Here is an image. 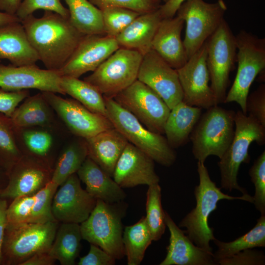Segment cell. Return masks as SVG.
Here are the masks:
<instances>
[{"label": "cell", "mask_w": 265, "mask_h": 265, "mask_svg": "<svg viewBox=\"0 0 265 265\" xmlns=\"http://www.w3.org/2000/svg\"><path fill=\"white\" fill-rule=\"evenodd\" d=\"M27 39L47 69L59 71L85 35L69 18L50 11L40 18L29 15L21 21Z\"/></svg>", "instance_id": "obj_1"}, {"label": "cell", "mask_w": 265, "mask_h": 265, "mask_svg": "<svg viewBox=\"0 0 265 265\" xmlns=\"http://www.w3.org/2000/svg\"><path fill=\"white\" fill-rule=\"evenodd\" d=\"M197 170L199 184L194 188L195 207L180 222V228H186L185 233L197 246L212 252L210 243L215 238L213 229L209 225L210 214L217 209V203L222 200H240L253 203V196L247 194L233 196L224 193L210 176L204 163L197 161Z\"/></svg>", "instance_id": "obj_2"}, {"label": "cell", "mask_w": 265, "mask_h": 265, "mask_svg": "<svg viewBox=\"0 0 265 265\" xmlns=\"http://www.w3.org/2000/svg\"><path fill=\"white\" fill-rule=\"evenodd\" d=\"M104 98L106 117L129 142L162 166L169 167L174 164L177 158L176 153L165 136L149 130L113 98Z\"/></svg>", "instance_id": "obj_3"}, {"label": "cell", "mask_w": 265, "mask_h": 265, "mask_svg": "<svg viewBox=\"0 0 265 265\" xmlns=\"http://www.w3.org/2000/svg\"><path fill=\"white\" fill-rule=\"evenodd\" d=\"M235 129L232 141L217 164L219 169L221 188L231 191L237 189L243 195L246 190L238 183V174L242 163H248L250 145L256 142L259 145L265 143V128L250 115L238 110L235 115Z\"/></svg>", "instance_id": "obj_4"}, {"label": "cell", "mask_w": 265, "mask_h": 265, "mask_svg": "<svg viewBox=\"0 0 265 265\" xmlns=\"http://www.w3.org/2000/svg\"><path fill=\"white\" fill-rule=\"evenodd\" d=\"M127 207L123 201L107 203L97 200L89 217L80 224L82 239L100 247L115 260L123 258L122 220Z\"/></svg>", "instance_id": "obj_5"}, {"label": "cell", "mask_w": 265, "mask_h": 265, "mask_svg": "<svg viewBox=\"0 0 265 265\" xmlns=\"http://www.w3.org/2000/svg\"><path fill=\"white\" fill-rule=\"evenodd\" d=\"M235 113L215 105L201 115L189 137L198 161L204 163L211 155L223 156L234 137Z\"/></svg>", "instance_id": "obj_6"}, {"label": "cell", "mask_w": 265, "mask_h": 265, "mask_svg": "<svg viewBox=\"0 0 265 265\" xmlns=\"http://www.w3.org/2000/svg\"><path fill=\"white\" fill-rule=\"evenodd\" d=\"M57 221L44 223L7 224L1 250L2 265H21L34 254L48 252L59 225Z\"/></svg>", "instance_id": "obj_7"}, {"label": "cell", "mask_w": 265, "mask_h": 265, "mask_svg": "<svg viewBox=\"0 0 265 265\" xmlns=\"http://www.w3.org/2000/svg\"><path fill=\"white\" fill-rule=\"evenodd\" d=\"M238 70L224 103L236 102L247 114L246 101L253 82L265 69V38L241 30L235 36Z\"/></svg>", "instance_id": "obj_8"}, {"label": "cell", "mask_w": 265, "mask_h": 265, "mask_svg": "<svg viewBox=\"0 0 265 265\" xmlns=\"http://www.w3.org/2000/svg\"><path fill=\"white\" fill-rule=\"evenodd\" d=\"M227 9L223 0L214 3L186 0L181 4L176 14L186 23L183 44L187 60L217 29Z\"/></svg>", "instance_id": "obj_9"}, {"label": "cell", "mask_w": 265, "mask_h": 265, "mask_svg": "<svg viewBox=\"0 0 265 265\" xmlns=\"http://www.w3.org/2000/svg\"><path fill=\"white\" fill-rule=\"evenodd\" d=\"M206 44L210 87L218 105L224 103L230 83V73L237 62L236 37L225 19L206 41Z\"/></svg>", "instance_id": "obj_10"}, {"label": "cell", "mask_w": 265, "mask_h": 265, "mask_svg": "<svg viewBox=\"0 0 265 265\" xmlns=\"http://www.w3.org/2000/svg\"><path fill=\"white\" fill-rule=\"evenodd\" d=\"M142 58L136 51L119 48L83 80L113 98L137 80Z\"/></svg>", "instance_id": "obj_11"}, {"label": "cell", "mask_w": 265, "mask_h": 265, "mask_svg": "<svg viewBox=\"0 0 265 265\" xmlns=\"http://www.w3.org/2000/svg\"><path fill=\"white\" fill-rule=\"evenodd\" d=\"M113 98L149 130L164 134V125L170 109L147 85L136 80Z\"/></svg>", "instance_id": "obj_12"}, {"label": "cell", "mask_w": 265, "mask_h": 265, "mask_svg": "<svg viewBox=\"0 0 265 265\" xmlns=\"http://www.w3.org/2000/svg\"><path fill=\"white\" fill-rule=\"evenodd\" d=\"M53 170L49 160L23 153L8 172L7 184L0 190V197L13 200L35 194L51 181Z\"/></svg>", "instance_id": "obj_13"}, {"label": "cell", "mask_w": 265, "mask_h": 265, "mask_svg": "<svg viewBox=\"0 0 265 265\" xmlns=\"http://www.w3.org/2000/svg\"><path fill=\"white\" fill-rule=\"evenodd\" d=\"M41 92L53 111L77 136L86 139L113 128L106 117L89 110L74 99H64L52 92Z\"/></svg>", "instance_id": "obj_14"}, {"label": "cell", "mask_w": 265, "mask_h": 265, "mask_svg": "<svg viewBox=\"0 0 265 265\" xmlns=\"http://www.w3.org/2000/svg\"><path fill=\"white\" fill-rule=\"evenodd\" d=\"M206 41L180 68L177 69L185 104L208 109L216 105L207 66Z\"/></svg>", "instance_id": "obj_15"}, {"label": "cell", "mask_w": 265, "mask_h": 265, "mask_svg": "<svg viewBox=\"0 0 265 265\" xmlns=\"http://www.w3.org/2000/svg\"><path fill=\"white\" fill-rule=\"evenodd\" d=\"M137 80L156 92L170 110L183 101L177 70L152 49L143 56Z\"/></svg>", "instance_id": "obj_16"}, {"label": "cell", "mask_w": 265, "mask_h": 265, "mask_svg": "<svg viewBox=\"0 0 265 265\" xmlns=\"http://www.w3.org/2000/svg\"><path fill=\"white\" fill-rule=\"evenodd\" d=\"M60 186L53 198L54 218L59 223L80 224L89 217L97 200L82 188L77 173L71 175Z\"/></svg>", "instance_id": "obj_17"}, {"label": "cell", "mask_w": 265, "mask_h": 265, "mask_svg": "<svg viewBox=\"0 0 265 265\" xmlns=\"http://www.w3.org/2000/svg\"><path fill=\"white\" fill-rule=\"evenodd\" d=\"M120 48L115 38L106 35H85L64 66L61 76L79 78L93 72Z\"/></svg>", "instance_id": "obj_18"}, {"label": "cell", "mask_w": 265, "mask_h": 265, "mask_svg": "<svg viewBox=\"0 0 265 265\" xmlns=\"http://www.w3.org/2000/svg\"><path fill=\"white\" fill-rule=\"evenodd\" d=\"M61 78L58 71L42 69L36 64L17 66L0 63V88L7 91L36 89L65 95Z\"/></svg>", "instance_id": "obj_19"}, {"label": "cell", "mask_w": 265, "mask_h": 265, "mask_svg": "<svg viewBox=\"0 0 265 265\" xmlns=\"http://www.w3.org/2000/svg\"><path fill=\"white\" fill-rule=\"evenodd\" d=\"M112 177L122 188L149 186L159 182L154 160L130 142L118 159Z\"/></svg>", "instance_id": "obj_20"}, {"label": "cell", "mask_w": 265, "mask_h": 265, "mask_svg": "<svg viewBox=\"0 0 265 265\" xmlns=\"http://www.w3.org/2000/svg\"><path fill=\"white\" fill-rule=\"evenodd\" d=\"M165 221L170 232L167 254L160 265H218L212 252L196 245L165 211Z\"/></svg>", "instance_id": "obj_21"}, {"label": "cell", "mask_w": 265, "mask_h": 265, "mask_svg": "<svg viewBox=\"0 0 265 265\" xmlns=\"http://www.w3.org/2000/svg\"><path fill=\"white\" fill-rule=\"evenodd\" d=\"M184 23V21L177 16L162 19L151 45V49L176 70L187 61L181 39Z\"/></svg>", "instance_id": "obj_22"}, {"label": "cell", "mask_w": 265, "mask_h": 265, "mask_svg": "<svg viewBox=\"0 0 265 265\" xmlns=\"http://www.w3.org/2000/svg\"><path fill=\"white\" fill-rule=\"evenodd\" d=\"M14 66L36 64L38 56L30 45L21 22L0 26V59Z\"/></svg>", "instance_id": "obj_23"}, {"label": "cell", "mask_w": 265, "mask_h": 265, "mask_svg": "<svg viewBox=\"0 0 265 265\" xmlns=\"http://www.w3.org/2000/svg\"><path fill=\"white\" fill-rule=\"evenodd\" d=\"M87 156L111 177L128 141L114 127L85 139Z\"/></svg>", "instance_id": "obj_24"}, {"label": "cell", "mask_w": 265, "mask_h": 265, "mask_svg": "<svg viewBox=\"0 0 265 265\" xmlns=\"http://www.w3.org/2000/svg\"><path fill=\"white\" fill-rule=\"evenodd\" d=\"M86 191L96 200L107 203L122 201L126 194L112 177L88 156L77 172Z\"/></svg>", "instance_id": "obj_25"}, {"label": "cell", "mask_w": 265, "mask_h": 265, "mask_svg": "<svg viewBox=\"0 0 265 265\" xmlns=\"http://www.w3.org/2000/svg\"><path fill=\"white\" fill-rule=\"evenodd\" d=\"M162 19L159 9L139 15L115 38L120 48L145 55L152 49L153 38Z\"/></svg>", "instance_id": "obj_26"}, {"label": "cell", "mask_w": 265, "mask_h": 265, "mask_svg": "<svg viewBox=\"0 0 265 265\" xmlns=\"http://www.w3.org/2000/svg\"><path fill=\"white\" fill-rule=\"evenodd\" d=\"M202 108L189 106L183 101L170 111L164 127V134L174 149L185 145L202 115Z\"/></svg>", "instance_id": "obj_27"}, {"label": "cell", "mask_w": 265, "mask_h": 265, "mask_svg": "<svg viewBox=\"0 0 265 265\" xmlns=\"http://www.w3.org/2000/svg\"><path fill=\"white\" fill-rule=\"evenodd\" d=\"M53 110L41 92L26 97L15 109L10 118L15 128L45 127L49 126L53 121Z\"/></svg>", "instance_id": "obj_28"}, {"label": "cell", "mask_w": 265, "mask_h": 265, "mask_svg": "<svg viewBox=\"0 0 265 265\" xmlns=\"http://www.w3.org/2000/svg\"><path fill=\"white\" fill-rule=\"evenodd\" d=\"M82 239L80 224L60 223L48 253L62 265H74L80 254Z\"/></svg>", "instance_id": "obj_29"}, {"label": "cell", "mask_w": 265, "mask_h": 265, "mask_svg": "<svg viewBox=\"0 0 265 265\" xmlns=\"http://www.w3.org/2000/svg\"><path fill=\"white\" fill-rule=\"evenodd\" d=\"M72 25L84 35H105L102 11L88 0H64Z\"/></svg>", "instance_id": "obj_30"}, {"label": "cell", "mask_w": 265, "mask_h": 265, "mask_svg": "<svg viewBox=\"0 0 265 265\" xmlns=\"http://www.w3.org/2000/svg\"><path fill=\"white\" fill-rule=\"evenodd\" d=\"M60 86L65 95H70L89 110L106 117L104 96L90 83L77 78L61 76Z\"/></svg>", "instance_id": "obj_31"}, {"label": "cell", "mask_w": 265, "mask_h": 265, "mask_svg": "<svg viewBox=\"0 0 265 265\" xmlns=\"http://www.w3.org/2000/svg\"><path fill=\"white\" fill-rule=\"evenodd\" d=\"M122 240L128 265L140 264L153 241L145 216L134 224L125 227Z\"/></svg>", "instance_id": "obj_32"}, {"label": "cell", "mask_w": 265, "mask_h": 265, "mask_svg": "<svg viewBox=\"0 0 265 265\" xmlns=\"http://www.w3.org/2000/svg\"><path fill=\"white\" fill-rule=\"evenodd\" d=\"M212 241L217 247V250L213 253L217 261L245 249L265 247V214L261 215L252 229L235 240L224 242L215 238Z\"/></svg>", "instance_id": "obj_33"}, {"label": "cell", "mask_w": 265, "mask_h": 265, "mask_svg": "<svg viewBox=\"0 0 265 265\" xmlns=\"http://www.w3.org/2000/svg\"><path fill=\"white\" fill-rule=\"evenodd\" d=\"M87 157L85 139L81 138L72 142L59 157L53 168L51 181L59 186L71 175L77 173Z\"/></svg>", "instance_id": "obj_34"}, {"label": "cell", "mask_w": 265, "mask_h": 265, "mask_svg": "<svg viewBox=\"0 0 265 265\" xmlns=\"http://www.w3.org/2000/svg\"><path fill=\"white\" fill-rule=\"evenodd\" d=\"M22 155L11 118L0 112V167L8 174Z\"/></svg>", "instance_id": "obj_35"}, {"label": "cell", "mask_w": 265, "mask_h": 265, "mask_svg": "<svg viewBox=\"0 0 265 265\" xmlns=\"http://www.w3.org/2000/svg\"><path fill=\"white\" fill-rule=\"evenodd\" d=\"M146 211L145 217L153 241L159 240L164 233L166 227L165 211L161 205V189L159 183L148 186Z\"/></svg>", "instance_id": "obj_36"}, {"label": "cell", "mask_w": 265, "mask_h": 265, "mask_svg": "<svg viewBox=\"0 0 265 265\" xmlns=\"http://www.w3.org/2000/svg\"><path fill=\"white\" fill-rule=\"evenodd\" d=\"M16 135L21 136L26 147V154L49 160L48 155L52 148L53 139L51 134L44 130L15 128Z\"/></svg>", "instance_id": "obj_37"}, {"label": "cell", "mask_w": 265, "mask_h": 265, "mask_svg": "<svg viewBox=\"0 0 265 265\" xmlns=\"http://www.w3.org/2000/svg\"><path fill=\"white\" fill-rule=\"evenodd\" d=\"M105 35L115 38L140 13L122 7H110L101 10Z\"/></svg>", "instance_id": "obj_38"}, {"label": "cell", "mask_w": 265, "mask_h": 265, "mask_svg": "<svg viewBox=\"0 0 265 265\" xmlns=\"http://www.w3.org/2000/svg\"><path fill=\"white\" fill-rule=\"evenodd\" d=\"M58 187L50 181L35 193V201L28 222L44 223L56 221L52 213V203Z\"/></svg>", "instance_id": "obj_39"}, {"label": "cell", "mask_w": 265, "mask_h": 265, "mask_svg": "<svg viewBox=\"0 0 265 265\" xmlns=\"http://www.w3.org/2000/svg\"><path fill=\"white\" fill-rule=\"evenodd\" d=\"M249 175L255 186L253 203L261 215L265 214V151L254 161Z\"/></svg>", "instance_id": "obj_40"}, {"label": "cell", "mask_w": 265, "mask_h": 265, "mask_svg": "<svg viewBox=\"0 0 265 265\" xmlns=\"http://www.w3.org/2000/svg\"><path fill=\"white\" fill-rule=\"evenodd\" d=\"M39 9L52 11L65 18H69L68 9L62 4L61 0H23L15 15L21 21Z\"/></svg>", "instance_id": "obj_41"}, {"label": "cell", "mask_w": 265, "mask_h": 265, "mask_svg": "<svg viewBox=\"0 0 265 265\" xmlns=\"http://www.w3.org/2000/svg\"><path fill=\"white\" fill-rule=\"evenodd\" d=\"M35 201V194L13 199L7 209V224L16 225L28 222Z\"/></svg>", "instance_id": "obj_42"}, {"label": "cell", "mask_w": 265, "mask_h": 265, "mask_svg": "<svg viewBox=\"0 0 265 265\" xmlns=\"http://www.w3.org/2000/svg\"><path fill=\"white\" fill-rule=\"evenodd\" d=\"M99 9L110 7L129 9L140 14L155 11L161 3L156 0H88Z\"/></svg>", "instance_id": "obj_43"}, {"label": "cell", "mask_w": 265, "mask_h": 265, "mask_svg": "<svg viewBox=\"0 0 265 265\" xmlns=\"http://www.w3.org/2000/svg\"><path fill=\"white\" fill-rule=\"evenodd\" d=\"M248 113L265 128V84L262 83L255 91L248 94L246 101Z\"/></svg>", "instance_id": "obj_44"}, {"label": "cell", "mask_w": 265, "mask_h": 265, "mask_svg": "<svg viewBox=\"0 0 265 265\" xmlns=\"http://www.w3.org/2000/svg\"><path fill=\"white\" fill-rule=\"evenodd\" d=\"M217 262L220 265H264L265 255L262 251L247 249Z\"/></svg>", "instance_id": "obj_45"}, {"label": "cell", "mask_w": 265, "mask_h": 265, "mask_svg": "<svg viewBox=\"0 0 265 265\" xmlns=\"http://www.w3.org/2000/svg\"><path fill=\"white\" fill-rule=\"evenodd\" d=\"M29 94L28 90L11 91L0 88V112L10 118L19 104Z\"/></svg>", "instance_id": "obj_46"}, {"label": "cell", "mask_w": 265, "mask_h": 265, "mask_svg": "<svg viewBox=\"0 0 265 265\" xmlns=\"http://www.w3.org/2000/svg\"><path fill=\"white\" fill-rule=\"evenodd\" d=\"M115 259L100 247L90 244L88 253L80 258L79 265H113Z\"/></svg>", "instance_id": "obj_47"}, {"label": "cell", "mask_w": 265, "mask_h": 265, "mask_svg": "<svg viewBox=\"0 0 265 265\" xmlns=\"http://www.w3.org/2000/svg\"><path fill=\"white\" fill-rule=\"evenodd\" d=\"M7 207L6 199L0 197V265L1 263L2 246L7 223L6 216Z\"/></svg>", "instance_id": "obj_48"}, {"label": "cell", "mask_w": 265, "mask_h": 265, "mask_svg": "<svg viewBox=\"0 0 265 265\" xmlns=\"http://www.w3.org/2000/svg\"><path fill=\"white\" fill-rule=\"evenodd\" d=\"M55 261L48 252H40L31 256L21 265H53Z\"/></svg>", "instance_id": "obj_49"}, {"label": "cell", "mask_w": 265, "mask_h": 265, "mask_svg": "<svg viewBox=\"0 0 265 265\" xmlns=\"http://www.w3.org/2000/svg\"><path fill=\"white\" fill-rule=\"evenodd\" d=\"M186 0H169L161 4L159 8L160 14L163 19L175 16L178 9Z\"/></svg>", "instance_id": "obj_50"}, {"label": "cell", "mask_w": 265, "mask_h": 265, "mask_svg": "<svg viewBox=\"0 0 265 265\" xmlns=\"http://www.w3.org/2000/svg\"><path fill=\"white\" fill-rule=\"evenodd\" d=\"M22 1V0H0V10L15 15Z\"/></svg>", "instance_id": "obj_51"}, {"label": "cell", "mask_w": 265, "mask_h": 265, "mask_svg": "<svg viewBox=\"0 0 265 265\" xmlns=\"http://www.w3.org/2000/svg\"><path fill=\"white\" fill-rule=\"evenodd\" d=\"M21 20L15 15L0 11V26L13 22H21Z\"/></svg>", "instance_id": "obj_52"}, {"label": "cell", "mask_w": 265, "mask_h": 265, "mask_svg": "<svg viewBox=\"0 0 265 265\" xmlns=\"http://www.w3.org/2000/svg\"><path fill=\"white\" fill-rule=\"evenodd\" d=\"M8 182V175L6 172L0 167V190L4 188Z\"/></svg>", "instance_id": "obj_53"}, {"label": "cell", "mask_w": 265, "mask_h": 265, "mask_svg": "<svg viewBox=\"0 0 265 265\" xmlns=\"http://www.w3.org/2000/svg\"><path fill=\"white\" fill-rule=\"evenodd\" d=\"M156 0L158 1L160 3L162 2H163L164 3L166 2L167 1H168L169 0Z\"/></svg>", "instance_id": "obj_54"}, {"label": "cell", "mask_w": 265, "mask_h": 265, "mask_svg": "<svg viewBox=\"0 0 265 265\" xmlns=\"http://www.w3.org/2000/svg\"><path fill=\"white\" fill-rule=\"evenodd\" d=\"M1 62L0 59V63Z\"/></svg>", "instance_id": "obj_55"}]
</instances>
